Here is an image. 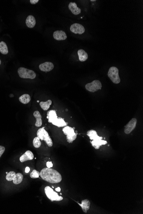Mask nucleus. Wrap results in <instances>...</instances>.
Instances as JSON below:
<instances>
[{"mask_svg": "<svg viewBox=\"0 0 143 214\" xmlns=\"http://www.w3.org/2000/svg\"><path fill=\"white\" fill-rule=\"evenodd\" d=\"M40 176L43 180L51 183H57L62 180L60 173L54 169L48 167L44 168L41 171Z\"/></svg>", "mask_w": 143, "mask_h": 214, "instance_id": "f257e3e1", "label": "nucleus"}, {"mask_svg": "<svg viewBox=\"0 0 143 214\" xmlns=\"http://www.w3.org/2000/svg\"><path fill=\"white\" fill-rule=\"evenodd\" d=\"M87 135L91 140V143L96 149H99L103 145L107 144V141L103 140V137L99 136L97 132L94 130H91L87 132Z\"/></svg>", "mask_w": 143, "mask_h": 214, "instance_id": "f03ea898", "label": "nucleus"}, {"mask_svg": "<svg viewBox=\"0 0 143 214\" xmlns=\"http://www.w3.org/2000/svg\"><path fill=\"white\" fill-rule=\"evenodd\" d=\"M47 118L49 123H51L58 127H65L68 124V123L65 122L63 118L62 117L58 118L56 111L54 110H51L47 112Z\"/></svg>", "mask_w": 143, "mask_h": 214, "instance_id": "7ed1b4c3", "label": "nucleus"}, {"mask_svg": "<svg viewBox=\"0 0 143 214\" xmlns=\"http://www.w3.org/2000/svg\"><path fill=\"white\" fill-rule=\"evenodd\" d=\"M45 127L40 128L37 131V137L41 141H44L46 144L50 147L53 145V142L52 138L49 135L48 132L45 131Z\"/></svg>", "mask_w": 143, "mask_h": 214, "instance_id": "20e7f679", "label": "nucleus"}, {"mask_svg": "<svg viewBox=\"0 0 143 214\" xmlns=\"http://www.w3.org/2000/svg\"><path fill=\"white\" fill-rule=\"evenodd\" d=\"M18 73L21 78L24 79H34L36 78V74L34 71L26 69L24 67H20L18 70Z\"/></svg>", "mask_w": 143, "mask_h": 214, "instance_id": "39448f33", "label": "nucleus"}, {"mask_svg": "<svg viewBox=\"0 0 143 214\" xmlns=\"http://www.w3.org/2000/svg\"><path fill=\"white\" fill-rule=\"evenodd\" d=\"M65 135H66V139L69 143H72L77 138V133L75 132V128L70 126H65L62 130Z\"/></svg>", "mask_w": 143, "mask_h": 214, "instance_id": "423d86ee", "label": "nucleus"}, {"mask_svg": "<svg viewBox=\"0 0 143 214\" xmlns=\"http://www.w3.org/2000/svg\"><path fill=\"white\" fill-rule=\"evenodd\" d=\"M109 78L114 83L118 84L121 82L119 75V70L116 67H112L110 68L107 73Z\"/></svg>", "mask_w": 143, "mask_h": 214, "instance_id": "0eeeda50", "label": "nucleus"}, {"mask_svg": "<svg viewBox=\"0 0 143 214\" xmlns=\"http://www.w3.org/2000/svg\"><path fill=\"white\" fill-rule=\"evenodd\" d=\"M45 192L47 197L52 201H61L63 199V197L59 196L57 193L54 192L53 189L50 186H46L45 188Z\"/></svg>", "mask_w": 143, "mask_h": 214, "instance_id": "6e6552de", "label": "nucleus"}, {"mask_svg": "<svg viewBox=\"0 0 143 214\" xmlns=\"http://www.w3.org/2000/svg\"><path fill=\"white\" fill-rule=\"evenodd\" d=\"M102 87V83L99 80H95L91 83L86 84L85 85L86 90L91 92H94L101 90Z\"/></svg>", "mask_w": 143, "mask_h": 214, "instance_id": "1a4fd4ad", "label": "nucleus"}, {"mask_svg": "<svg viewBox=\"0 0 143 214\" xmlns=\"http://www.w3.org/2000/svg\"><path fill=\"white\" fill-rule=\"evenodd\" d=\"M137 123V120L136 118H133L129 121V123L125 126L124 132L126 134H129L135 129Z\"/></svg>", "mask_w": 143, "mask_h": 214, "instance_id": "9d476101", "label": "nucleus"}, {"mask_svg": "<svg viewBox=\"0 0 143 214\" xmlns=\"http://www.w3.org/2000/svg\"><path fill=\"white\" fill-rule=\"evenodd\" d=\"M70 30L73 33L79 34H83L85 31L84 26L78 23L72 24L70 28Z\"/></svg>", "mask_w": 143, "mask_h": 214, "instance_id": "9b49d317", "label": "nucleus"}, {"mask_svg": "<svg viewBox=\"0 0 143 214\" xmlns=\"http://www.w3.org/2000/svg\"><path fill=\"white\" fill-rule=\"evenodd\" d=\"M54 68V65L51 62H45L39 65V69L44 72H49L52 71Z\"/></svg>", "mask_w": 143, "mask_h": 214, "instance_id": "f8f14e48", "label": "nucleus"}, {"mask_svg": "<svg viewBox=\"0 0 143 214\" xmlns=\"http://www.w3.org/2000/svg\"><path fill=\"white\" fill-rule=\"evenodd\" d=\"M34 158V155L32 152L30 151H27L22 155L20 158V161L21 163L33 160Z\"/></svg>", "mask_w": 143, "mask_h": 214, "instance_id": "ddd939ff", "label": "nucleus"}, {"mask_svg": "<svg viewBox=\"0 0 143 214\" xmlns=\"http://www.w3.org/2000/svg\"><path fill=\"white\" fill-rule=\"evenodd\" d=\"M53 37L56 40H64L67 38V35L63 31H57L54 33Z\"/></svg>", "mask_w": 143, "mask_h": 214, "instance_id": "4468645a", "label": "nucleus"}, {"mask_svg": "<svg viewBox=\"0 0 143 214\" xmlns=\"http://www.w3.org/2000/svg\"><path fill=\"white\" fill-rule=\"evenodd\" d=\"M68 7H69V9L71 11L73 14L75 15H78L81 13V9L77 7V4L75 3H69Z\"/></svg>", "mask_w": 143, "mask_h": 214, "instance_id": "2eb2a0df", "label": "nucleus"}, {"mask_svg": "<svg viewBox=\"0 0 143 214\" xmlns=\"http://www.w3.org/2000/svg\"><path fill=\"white\" fill-rule=\"evenodd\" d=\"M25 23L28 28H34V26L36 25V19L34 16L32 15H30L26 19Z\"/></svg>", "mask_w": 143, "mask_h": 214, "instance_id": "dca6fc26", "label": "nucleus"}, {"mask_svg": "<svg viewBox=\"0 0 143 214\" xmlns=\"http://www.w3.org/2000/svg\"><path fill=\"white\" fill-rule=\"evenodd\" d=\"M33 116L36 118V122L35 126L36 127H40L42 125V116L38 111H36L33 113Z\"/></svg>", "mask_w": 143, "mask_h": 214, "instance_id": "f3484780", "label": "nucleus"}, {"mask_svg": "<svg viewBox=\"0 0 143 214\" xmlns=\"http://www.w3.org/2000/svg\"><path fill=\"white\" fill-rule=\"evenodd\" d=\"M78 204L82 207V209L84 213H87V211L90 208V202L89 200L85 199V200H82L81 204L78 203Z\"/></svg>", "mask_w": 143, "mask_h": 214, "instance_id": "a211bd4d", "label": "nucleus"}, {"mask_svg": "<svg viewBox=\"0 0 143 214\" xmlns=\"http://www.w3.org/2000/svg\"><path fill=\"white\" fill-rule=\"evenodd\" d=\"M78 54L79 60L81 62L85 61L88 59V54L85 51L82 49H80L78 51Z\"/></svg>", "mask_w": 143, "mask_h": 214, "instance_id": "6ab92c4d", "label": "nucleus"}, {"mask_svg": "<svg viewBox=\"0 0 143 214\" xmlns=\"http://www.w3.org/2000/svg\"><path fill=\"white\" fill-rule=\"evenodd\" d=\"M31 100V97L29 94H24L19 98V101L22 104H29Z\"/></svg>", "mask_w": 143, "mask_h": 214, "instance_id": "aec40b11", "label": "nucleus"}, {"mask_svg": "<svg viewBox=\"0 0 143 214\" xmlns=\"http://www.w3.org/2000/svg\"><path fill=\"white\" fill-rule=\"evenodd\" d=\"M0 52L3 55L8 53V49L7 44L4 42H0Z\"/></svg>", "mask_w": 143, "mask_h": 214, "instance_id": "412c9836", "label": "nucleus"}, {"mask_svg": "<svg viewBox=\"0 0 143 214\" xmlns=\"http://www.w3.org/2000/svg\"><path fill=\"white\" fill-rule=\"evenodd\" d=\"M23 179V176L21 173H17L15 174L14 179L13 180V183L15 185L19 184L21 183Z\"/></svg>", "mask_w": 143, "mask_h": 214, "instance_id": "4be33fe9", "label": "nucleus"}, {"mask_svg": "<svg viewBox=\"0 0 143 214\" xmlns=\"http://www.w3.org/2000/svg\"><path fill=\"white\" fill-rule=\"evenodd\" d=\"M52 101L51 100H48L46 102H41L40 105V107L43 110L46 111L50 108V105H52Z\"/></svg>", "mask_w": 143, "mask_h": 214, "instance_id": "5701e85b", "label": "nucleus"}, {"mask_svg": "<svg viewBox=\"0 0 143 214\" xmlns=\"http://www.w3.org/2000/svg\"><path fill=\"white\" fill-rule=\"evenodd\" d=\"M33 143V146L35 148H39L41 145V142H40V138H38V137H35L34 138Z\"/></svg>", "mask_w": 143, "mask_h": 214, "instance_id": "b1692460", "label": "nucleus"}, {"mask_svg": "<svg viewBox=\"0 0 143 214\" xmlns=\"http://www.w3.org/2000/svg\"><path fill=\"white\" fill-rule=\"evenodd\" d=\"M15 174L14 172H10L7 173V176H6V179L7 181H11L13 180L14 179L15 176Z\"/></svg>", "mask_w": 143, "mask_h": 214, "instance_id": "393cba45", "label": "nucleus"}, {"mask_svg": "<svg viewBox=\"0 0 143 214\" xmlns=\"http://www.w3.org/2000/svg\"><path fill=\"white\" fill-rule=\"evenodd\" d=\"M40 176V172L36 170H33V172L30 174V177L33 179H36L39 178Z\"/></svg>", "mask_w": 143, "mask_h": 214, "instance_id": "a878e982", "label": "nucleus"}, {"mask_svg": "<svg viewBox=\"0 0 143 214\" xmlns=\"http://www.w3.org/2000/svg\"><path fill=\"white\" fill-rule=\"evenodd\" d=\"M5 148L4 147L0 145V157L3 154L4 152L5 151Z\"/></svg>", "mask_w": 143, "mask_h": 214, "instance_id": "bb28decb", "label": "nucleus"}, {"mask_svg": "<svg viewBox=\"0 0 143 214\" xmlns=\"http://www.w3.org/2000/svg\"><path fill=\"white\" fill-rule=\"evenodd\" d=\"M46 166L48 168H51L53 167L52 163L51 162H48L46 163Z\"/></svg>", "mask_w": 143, "mask_h": 214, "instance_id": "cd10ccee", "label": "nucleus"}, {"mask_svg": "<svg viewBox=\"0 0 143 214\" xmlns=\"http://www.w3.org/2000/svg\"><path fill=\"white\" fill-rule=\"evenodd\" d=\"M30 1L31 4H35L37 3L39 1V0H31Z\"/></svg>", "mask_w": 143, "mask_h": 214, "instance_id": "c85d7f7f", "label": "nucleus"}, {"mask_svg": "<svg viewBox=\"0 0 143 214\" xmlns=\"http://www.w3.org/2000/svg\"><path fill=\"white\" fill-rule=\"evenodd\" d=\"M30 168H29V167H26V168H25V172L26 173H29V172H30Z\"/></svg>", "mask_w": 143, "mask_h": 214, "instance_id": "c756f323", "label": "nucleus"}, {"mask_svg": "<svg viewBox=\"0 0 143 214\" xmlns=\"http://www.w3.org/2000/svg\"><path fill=\"white\" fill-rule=\"evenodd\" d=\"M55 190L57 192H60L61 190V188L60 187H57L55 188Z\"/></svg>", "mask_w": 143, "mask_h": 214, "instance_id": "7c9ffc66", "label": "nucleus"}, {"mask_svg": "<svg viewBox=\"0 0 143 214\" xmlns=\"http://www.w3.org/2000/svg\"><path fill=\"white\" fill-rule=\"evenodd\" d=\"M91 1H95L96 0H94V1H92V0H91Z\"/></svg>", "mask_w": 143, "mask_h": 214, "instance_id": "2f4dec72", "label": "nucleus"}, {"mask_svg": "<svg viewBox=\"0 0 143 214\" xmlns=\"http://www.w3.org/2000/svg\"><path fill=\"white\" fill-rule=\"evenodd\" d=\"M1 60H0V65L1 64Z\"/></svg>", "mask_w": 143, "mask_h": 214, "instance_id": "473e14b6", "label": "nucleus"}]
</instances>
